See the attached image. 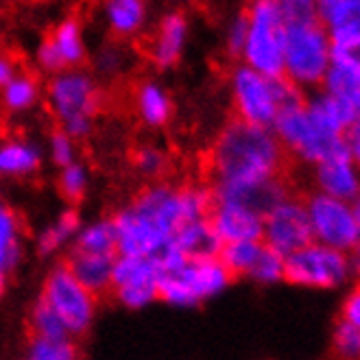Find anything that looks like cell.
<instances>
[{"label": "cell", "mask_w": 360, "mask_h": 360, "mask_svg": "<svg viewBox=\"0 0 360 360\" xmlns=\"http://www.w3.org/2000/svg\"><path fill=\"white\" fill-rule=\"evenodd\" d=\"M9 278H11V271L0 264V302L5 300V295L9 290Z\"/></svg>", "instance_id": "ab89813d"}, {"label": "cell", "mask_w": 360, "mask_h": 360, "mask_svg": "<svg viewBox=\"0 0 360 360\" xmlns=\"http://www.w3.org/2000/svg\"><path fill=\"white\" fill-rule=\"evenodd\" d=\"M44 98L59 129L75 140L92 136L96 116L103 108V90L92 72L77 66L51 75L44 86Z\"/></svg>", "instance_id": "7a4b0ae2"}, {"label": "cell", "mask_w": 360, "mask_h": 360, "mask_svg": "<svg viewBox=\"0 0 360 360\" xmlns=\"http://www.w3.org/2000/svg\"><path fill=\"white\" fill-rule=\"evenodd\" d=\"M44 96V86L35 72H25L20 70L7 86L0 90V103H3V110L20 116V114H29L37 108V103Z\"/></svg>", "instance_id": "603a6c76"}, {"label": "cell", "mask_w": 360, "mask_h": 360, "mask_svg": "<svg viewBox=\"0 0 360 360\" xmlns=\"http://www.w3.org/2000/svg\"><path fill=\"white\" fill-rule=\"evenodd\" d=\"M27 328L33 336H70L55 310L41 297H37V302L29 308Z\"/></svg>", "instance_id": "4dcf8cb0"}, {"label": "cell", "mask_w": 360, "mask_h": 360, "mask_svg": "<svg viewBox=\"0 0 360 360\" xmlns=\"http://www.w3.org/2000/svg\"><path fill=\"white\" fill-rule=\"evenodd\" d=\"M332 347L336 356L360 358V328L341 319V323L334 328V334H332Z\"/></svg>", "instance_id": "e575fe53"}, {"label": "cell", "mask_w": 360, "mask_h": 360, "mask_svg": "<svg viewBox=\"0 0 360 360\" xmlns=\"http://www.w3.org/2000/svg\"><path fill=\"white\" fill-rule=\"evenodd\" d=\"M166 153L155 144H142L131 153V166L136 168V173L142 177L155 179L166 171Z\"/></svg>", "instance_id": "d6a6232c"}, {"label": "cell", "mask_w": 360, "mask_h": 360, "mask_svg": "<svg viewBox=\"0 0 360 360\" xmlns=\"http://www.w3.org/2000/svg\"><path fill=\"white\" fill-rule=\"evenodd\" d=\"M175 275L186 286L195 306L225 292L229 288V284L234 282L231 273L225 269V264L219 260V256L190 258L179 271H175Z\"/></svg>", "instance_id": "9a60e30c"}, {"label": "cell", "mask_w": 360, "mask_h": 360, "mask_svg": "<svg viewBox=\"0 0 360 360\" xmlns=\"http://www.w3.org/2000/svg\"><path fill=\"white\" fill-rule=\"evenodd\" d=\"M245 39H247V13L243 11L231 20L225 31V51L229 53V57H240Z\"/></svg>", "instance_id": "d590c367"}, {"label": "cell", "mask_w": 360, "mask_h": 360, "mask_svg": "<svg viewBox=\"0 0 360 360\" xmlns=\"http://www.w3.org/2000/svg\"><path fill=\"white\" fill-rule=\"evenodd\" d=\"M18 72H20L18 59L7 51H0V90H3Z\"/></svg>", "instance_id": "8d00e7d4"}, {"label": "cell", "mask_w": 360, "mask_h": 360, "mask_svg": "<svg viewBox=\"0 0 360 360\" xmlns=\"http://www.w3.org/2000/svg\"><path fill=\"white\" fill-rule=\"evenodd\" d=\"M90 168L75 160L66 166L59 168L57 173V190H59V197L66 201L68 205H79L83 199H86L88 190H90Z\"/></svg>", "instance_id": "f546056e"}, {"label": "cell", "mask_w": 360, "mask_h": 360, "mask_svg": "<svg viewBox=\"0 0 360 360\" xmlns=\"http://www.w3.org/2000/svg\"><path fill=\"white\" fill-rule=\"evenodd\" d=\"M271 129L280 138L290 158L308 164L349 153L345 134H338L326 127L306 108V101L282 110Z\"/></svg>", "instance_id": "277c9868"}, {"label": "cell", "mask_w": 360, "mask_h": 360, "mask_svg": "<svg viewBox=\"0 0 360 360\" xmlns=\"http://www.w3.org/2000/svg\"><path fill=\"white\" fill-rule=\"evenodd\" d=\"M343 319L349 321L352 326L360 328V286L347 295V300L343 304Z\"/></svg>", "instance_id": "74e56055"}, {"label": "cell", "mask_w": 360, "mask_h": 360, "mask_svg": "<svg viewBox=\"0 0 360 360\" xmlns=\"http://www.w3.org/2000/svg\"><path fill=\"white\" fill-rule=\"evenodd\" d=\"M332 61V41L319 20L286 22L284 77L297 88L321 86Z\"/></svg>", "instance_id": "8992f818"}, {"label": "cell", "mask_w": 360, "mask_h": 360, "mask_svg": "<svg viewBox=\"0 0 360 360\" xmlns=\"http://www.w3.org/2000/svg\"><path fill=\"white\" fill-rule=\"evenodd\" d=\"M304 201L314 240L341 251H352L356 247L360 240V223L349 201L326 193L310 195Z\"/></svg>", "instance_id": "9c48e42d"}, {"label": "cell", "mask_w": 360, "mask_h": 360, "mask_svg": "<svg viewBox=\"0 0 360 360\" xmlns=\"http://www.w3.org/2000/svg\"><path fill=\"white\" fill-rule=\"evenodd\" d=\"M39 297L55 310L63 328L77 341L92 330L98 312V295L83 286L66 262L49 269Z\"/></svg>", "instance_id": "52a82bcc"}, {"label": "cell", "mask_w": 360, "mask_h": 360, "mask_svg": "<svg viewBox=\"0 0 360 360\" xmlns=\"http://www.w3.org/2000/svg\"><path fill=\"white\" fill-rule=\"evenodd\" d=\"M25 260V231L15 212L0 203V264L15 271Z\"/></svg>", "instance_id": "d4e9b609"}, {"label": "cell", "mask_w": 360, "mask_h": 360, "mask_svg": "<svg viewBox=\"0 0 360 360\" xmlns=\"http://www.w3.org/2000/svg\"><path fill=\"white\" fill-rule=\"evenodd\" d=\"M108 295L127 310H144L160 302V271L155 262L151 258L118 253Z\"/></svg>", "instance_id": "30bf717a"}, {"label": "cell", "mask_w": 360, "mask_h": 360, "mask_svg": "<svg viewBox=\"0 0 360 360\" xmlns=\"http://www.w3.org/2000/svg\"><path fill=\"white\" fill-rule=\"evenodd\" d=\"M247 39L240 59L253 70L269 77L284 75L286 20L278 0H249Z\"/></svg>", "instance_id": "5b68a950"}, {"label": "cell", "mask_w": 360, "mask_h": 360, "mask_svg": "<svg viewBox=\"0 0 360 360\" xmlns=\"http://www.w3.org/2000/svg\"><path fill=\"white\" fill-rule=\"evenodd\" d=\"M77 142L79 140H75L70 134L59 129V127L55 131H51L49 142H46V155L53 162V166L61 168V166L79 160V144Z\"/></svg>", "instance_id": "836d02e7"}, {"label": "cell", "mask_w": 360, "mask_h": 360, "mask_svg": "<svg viewBox=\"0 0 360 360\" xmlns=\"http://www.w3.org/2000/svg\"><path fill=\"white\" fill-rule=\"evenodd\" d=\"M312 240L314 236L304 199L288 195L264 212L262 243L280 251L282 256H288Z\"/></svg>", "instance_id": "8fae6325"}, {"label": "cell", "mask_w": 360, "mask_h": 360, "mask_svg": "<svg viewBox=\"0 0 360 360\" xmlns=\"http://www.w3.org/2000/svg\"><path fill=\"white\" fill-rule=\"evenodd\" d=\"M33 57L37 70L49 77L59 70L83 66L88 59V44L81 20L75 15L59 20L53 27L51 35L37 44Z\"/></svg>", "instance_id": "7c38bea8"}, {"label": "cell", "mask_w": 360, "mask_h": 360, "mask_svg": "<svg viewBox=\"0 0 360 360\" xmlns=\"http://www.w3.org/2000/svg\"><path fill=\"white\" fill-rule=\"evenodd\" d=\"M354 212H356V217H358V223H360V193L356 195V203H354Z\"/></svg>", "instance_id": "b9f144b4"}, {"label": "cell", "mask_w": 360, "mask_h": 360, "mask_svg": "<svg viewBox=\"0 0 360 360\" xmlns=\"http://www.w3.org/2000/svg\"><path fill=\"white\" fill-rule=\"evenodd\" d=\"M352 275L347 251L312 240L284 256V280L304 288H338Z\"/></svg>", "instance_id": "ba28073f"}, {"label": "cell", "mask_w": 360, "mask_h": 360, "mask_svg": "<svg viewBox=\"0 0 360 360\" xmlns=\"http://www.w3.org/2000/svg\"><path fill=\"white\" fill-rule=\"evenodd\" d=\"M116 256L118 253H88V251L68 249L66 264L83 286H88L98 297H103V295L110 292Z\"/></svg>", "instance_id": "44dd1931"}, {"label": "cell", "mask_w": 360, "mask_h": 360, "mask_svg": "<svg viewBox=\"0 0 360 360\" xmlns=\"http://www.w3.org/2000/svg\"><path fill=\"white\" fill-rule=\"evenodd\" d=\"M44 149L29 138H7L0 142V177L27 179L41 171Z\"/></svg>", "instance_id": "d6986e66"}, {"label": "cell", "mask_w": 360, "mask_h": 360, "mask_svg": "<svg viewBox=\"0 0 360 360\" xmlns=\"http://www.w3.org/2000/svg\"><path fill=\"white\" fill-rule=\"evenodd\" d=\"M173 243L186 253L188 258H207V256H219L221 251V238L217 236L214 227L210 225L207 217L190 221L177 229Z\"/></svg>", "instance_id": "cb8c5ba5"}, {"label": "cell", "mask_w": 360, "mask_h": 360, "mask_svg": "<svg viewBox=\"0 0 360 360\" xmlns=\"http://www.w3.org/2000/svg\"><path fill=\"white\" fill-rule=\"evenodd\" d=\"M29 360H75L81 356L77 338L72 336H33L25 345Z\"/></svg>", "instance_id": "83f0119b"}, {"label": "cell", "mask_w": 360, "mask_h": 360, "mask_svg": "<svg viewBox=\"0 0 360 360\" xmlns=\"http://www.w3.org/2000/svg\"><path fill=\"white\" fill-rule=\"evenodd\" d=\"M249 280L258 282V284H275L284 280V256L280 251L271 249L269 245H262L260 256L256 260V264L251 266Z\"/></svg>", "instance_id": "1f68e13d"}, {"label": "cell", "mask_w": 360, "mask_h": 360, "mask_svg": "<svg viewBox=\"0 0 360 360\" xmlns=\"http://www.w3.org/2000/svg\"><path fill=\"white\" fill-rule=\"evenodd\" d=\"M290 155L271 127L240 118L227 122L210 149V177L214 199H227L253 186L284 179Z\"/></svg>", "instance_id": "6da1fadb"}, {"label": "cell", "mask_w": 360, "mask_h": 360, "mask_svg": "<svg viewBox=\"0 0 360 360\" xmlns=\"http://www.w3.org/2000/svg\"><path fill=\"white\" fill-rule=\"evenodd\" d=\"M134 110L144 127L162 129L175 114V101L164 83L158 79H144L134 90Z\"/></svg>", "instance_id": "ac0fdd59"}, {"label": "cell", "mask_w": 360, "mask_h": 360, "mask_svg": "<svg viewBox=\"0 0 360 360\" xmlns=\"http://www.w3.org/2000/svg\"><path fill=\"white\" fill-rule=\"evenodd\" d=\"M349 262H352V273H360V240H358L356 247L352 249Z\"/></svg>", "instance_id": "60d3db41"}, {"label": "cell", "mask_w": 360, "mask_h": 360, "mask_svg": "<svg viewBox=\"0 0 360 360\" xmlns=\"http://www.w3.org/2000/svg\"><path fill=\"white\" fill-rule=\"evenodd\" d=\"M262 240H234L223 243L219 251V260L225 264V269L231 273V278H247L251 266L256 264Z\"/></svg>", "instance_id": "f1b7e54d"}, {"label": "cell", "mask_w": 360, "mask_h": 360, "mask_svg": "<svg viewBox=\"0 0 360 360\" xmlns=\"http://www.w3.org/2000/svg\"><path fill=\"white\" fill-rule=\"evenodd\" d=\"M306 108L326 127H330V129H334L338 134H347V129L354 124V120L360 116L347 101L338 98L330 92H321L314 98L306 101Z\"/></svg>", "instance_id": "484cf974"}, {"label": "cell", "mask_w": 360, "mask_h": 360, "mask_svg": "<svg viewBox=\"0 0 360 360\" xmlns=\"http://www.w3.org/2000/svg\"><path fill=\"white\" fill-rule=\"evenodd\" d=\"M190 37V22L184 11H166L149 41V59L158 70H171L181 61Z\"/></svg>", "instance_id": "5bb4252c"}, {"label": "cell", "mask_w": 360, "mask_h": 360, "mask_svg": "<svg viewBox=\"0 0 360 360\" xmlns=\"http://www.w3.org/2000/svg\"><path fill=\"white\" fill-rule=\"evenodd\" d=\"M221 243L234 240H262L264 214L256 207L231 199H214L207 214Z\"/></svg>", "instance_id": "4fadbf2b"}, {"label": "cell", "mask_w": 360, "mask_h": 360, "mask_svg": "<svg viewBox=\"0 0 360 360\" xmlns=\"http://www.w3.org/2000/svg\"><path fill=\"white\" fill-rule=\"evenodd\" d=\"M81 225H83V219L75 205H68L66 210H61L59 214L49 225H44V229H39V234L35 236L37 256L53 258L57 253L70 249Z\"/></svg>", "instance_id": "7402d4cb"}, {"label": "cell", "mask_w": 360, "mask_h": 360, "mask_svg": "<svg viewBox=\"0 0 360 360\" xmlns=\"http://www.w3.org/2000/svg\"><path fill=\"white\" fill-rule=\"evenodd\" d=\"M332 49H360V0H316Z\"/></svg>", "instance_id": "2e32d148"}, {"label": "cell", "mask_w": 360, "mask_h": 360, "mask_svg": "<svg viewBox=\"0 0 360 360\" xmlns=\"http://www.w3.org/2000/svg\"><path fill=\"white\" fill-rule=\"evenodd\" d=\"M70 249L88 251V253H118L114 219L101 217V219L83 223L77 231Z\"/></svg>", "instance_id": "4316f807"}, {"label": "cell", "mask_w": 360, "mask_h": 360, "mask_svg": "<svg viewBox=\"0 0 360 360\" xmlns=\"http://www.w3.org/2000/svg\"><path fill=\"white\" fill-rule=\"evenodd\" d=\"M103 22L118 39H134L149 25L146 0H103Z\"/></svg>", "instance_id": "ffe728a7"}, {"label": "cell", "mask_w": 360, "mask_h": 360, "mask_svg": "<svg viewBox=\"0 0 360 360\" xmlns=\"http://www.w3.org/2000/svg\"><path fill=\"white\" fill-rule=\"evenodd\" d=\"M345 138H347V144H349L352 160H354V162H356V166L360 168V116L354 120V124L347 129Z\"/></svg>", "instance_id": "f35d334b"}, {"label": "cell", "mask_w": 360, "mask_h": 360, "mask_svg": "<svg viewBox=\"0 0 360 360\" xmlns=\"http://www.w3.org/2000/svg\"><path fill=\"white\" fill-rule=\"evenodd\" d=\"M229 94L236 118L260 127H273L282 110L306 101L302 88L284 75L269 77L247 63H238L229 72Z\"/></svg>", "instance_id": "3957f363"}, {"label": "cell", "mask_w": 360, "mask_h": 360, "mask_svg": "<svg viewBox=\"0 0 360 360\" xmlns=\"http://www.w3.org/2000/svg\"><path fill=\"white\" fill-rule=\"evenodd\" d=\"M314 184L319 193L354 201L360 193V168L352 160V153L321 160L314 164Z\"/></svg>", "instance_id": "e0dca14e"}]
</instances>
